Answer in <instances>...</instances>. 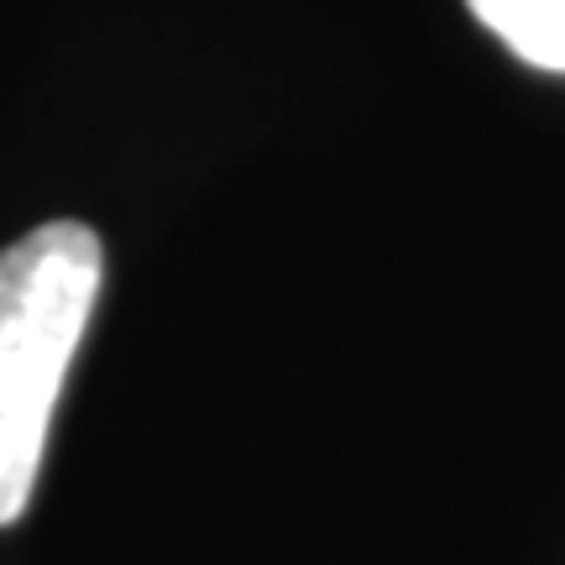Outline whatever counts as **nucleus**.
I'll return each mask as SVG.
<instances>
[{"instance_id": "f257e3e1", "label": "nucleus", "mask_w": 565, "mask_h": 565, "mask_svg": "<svg viewBox=\"0 0 565 565\" xmlns=\"http://www.w3.org/2000/svg\"><path fill=\"white\" fill-rule=\"evenodd\" d=\"M105 278L100 236L47 221L0 252V524H17Z\"/></svg>"}, {"instance_id": "f03ea898", "label": "nucleus", "mask_w": 565, "mask_h": 565, "mask_svg": "<svg viewBox=\"0 0 565 565\" xmlns=\"http://www.w3.org/2000/svg\"><path fill=\"white\" fill-rule=\"evenodd\" d=\"M466 6L524 63L565 74V0H466Z\"/></svg>"}]
</instances>
